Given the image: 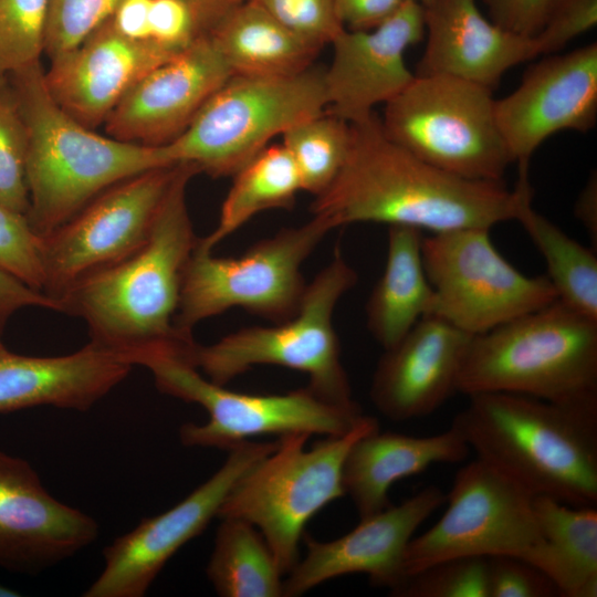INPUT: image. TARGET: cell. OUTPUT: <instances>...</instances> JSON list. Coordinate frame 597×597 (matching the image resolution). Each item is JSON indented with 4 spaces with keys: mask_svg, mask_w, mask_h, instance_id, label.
Masks as SVG:
<instances>
[{
    "mask_svg": "<svg viewBox=\"0 0 597 597\" xmlns=\"http://www.w3.org/2000/svg\"><path fill=\"white\" fill-rule=\"evenodd\" d=\"M350 124V143L333 182L315 196L310 211L332 229L377 222L431 233L488 228L515 220L533 192L527 169L514 189L502 181L473 180L434 167L389 139L380 118Z\"/></svg>",
    "mask_w": 597,
    "mask_h": 597,
    "instance_id": "cell-1",
    "label": "cell"
},
{
    "mask_svg": "<svg viewBox=\"0 0 597 597\" xmlns=\"http://www.w3.org/2000/svg\"><path fill=\"white\" fill-rule=\"evenodd\" d=\"M199 169L179 164L145 242L123 260L71 286L60 312L83 320L90 342L133 366L157 356L188 362L192 334L175 326L185 268L198 237L187 206V188Z\"/></svg>",
    "mask_w": 597,
    "mask_h": 597,
    "instance_id": "cell-2",
    "label": "cell"
},
{
    "mask_svg": "<svg viewBox=\"0 0 597 597\" xmlns=\"http://www.w3.org/2000/svg\"><path fill=\"white\" fill-rule=\"evenodd\" d=\"M451 426L533 495L597 505V411L509 392L469 395Z\"/></svg>",
    "mask_w": 597,
    "mask_h": 597,
    "instance_id": "cell-3",
    "label": "cell"
},
{
    "mask_svg": "<svg viewBox=\"0 0 597 597\" xmlns=\"http://www.w3.org/2000/svg\"><path fill=\"white\" fill-rule=\"evenodd\" d=\"M41 62L6 76L28 134V221L43 238L111 186L175 165L165 145L146 146L96 134L50 94Z\"/></svg>",
    "mask_w": 597,
    "mask_h": 597,
    "instance_id": "cell-4",
    "label": "cell"
},
{
    "mask_svg": "<svg viewBox=\"0 0 597 597\" xmlns=\"http://www.w3.org/2000/svg\"><path fill=\"white\" fill-rule=\"evenodd\" d=\"M458 392H509L597 411V320L556 300L474 335Z\"/></svg>",
    "mask_w": 597,
    "mask_h": 597,
    "instance_id": "cell-5",
    "label": "cell"
},
{
    "mask_svg": "<svg viewBox=\"0 0 597 597\" xmlns=\"http://www.w3.org/2000/svg\"><path fill=\"white\" fill-rule=\"evenodd\" d=\"M357 282L339 244L331 261L307 283L297 312L272 326H250L210 345L196 343L189 363L226 386L254 366L276 365L304 373L308 387L338 405L356 404L341 358L333 317L337 303Z\"/></svg>",
    "mask_w": 597,
    "mask_h": 597,
    "instance_id": "cell-6",
    "label": "cell"
},
{
    "mask_svg": "<svg viewBox=\"0 0 597 597\" xmlns=\"http://www.w3.org/2000/svg\"><path fill=\"white\" fill-rule=\"evenodd\" d=\"M378 428V421L365 415L350 431L327 436L311 449H305L307 433L281 436L275 449L233 485L218 517H237L254 525L286 575L300 559L306 523L345 495L343 464L350 446Z\"/></svg>",
    "mask_w": 597,
    "mask_h": 597,
    "instance_id": "cell-7",
    "label": "cell"
},
{
    "mask_svg": "<svg viewBox=\"0 0 597 597\" xmlns=\"http://www.w3.org/2000/svg\"><path fill=\"white\" fill-rule=\"evenodd\" d=\"M322 69L282 77L232 75L206 102L187 129L165 145L172 164L233 176L295 124L326 111Z\"/></svg>",
    "mask_w": 597,
    "mask_h": 597,
    "instance_id": "cell-8",
    "label": "cell"
},
{
    "mask_svg": "<svg viewBox=\"0 0 597 597\" xmlns=\"http://www.w3.org/2000/svg\"><path fill=\"white\" fill-rule=\"evenodd\" d=\"M492 90L443 74H415L385 104L386 136L459 177L502 181L511 157L499 130Z\"/></svg>",
    "mask_w": 597,
    "mask_h": 597,
    "instance_id": "cell-9",
    "label": "cell"
},
{
    "mask_svg": "<svg viewBox=\"0 0 597 597\" xmlns=\"http://www.w3.org/2000/svg\"><path fill=\"white\" fill-rule=\"evenodd\" d=\"M331 230L327 221L313 216L258 241L238 256H214L195 248L182 274L175 326L192 334L199 322L233 307L273 323L289 320L307 285L302 265Z\"/></svg>",
    "mask_w": 597,
    "mask_h": 597,
    "instance_id": "cell-10",
    "label": "cell"
},
{
    "mask_svg": "<svg viewBox=\"0 0 597 597\" xmlns=\"http://www.w3.org/2000/svg\"><path fill=\"white\" fill-rule=\"evenodd\" d=\"M143 366L153 374L159 391L207 411V422L180 427L179 438L186 447L230 450L253 437L295 432L341 436L365 417L357 404L331 402L308 386L277 395L244 394L209 380L175 356L154 357Z\"/></svg>",
    "mask_w": 597,
    "mask_h": 597,
    "instance_id": "cell-11",
    "label": "cell"
},
{
    "mask_svg": "<svg viewBox=\"0 0 597 597\" xmlns=\"http://www.w3.org/2000/svg\"><path fill=\"white\" fill-rule=\"evenodd\" d=\"M421 254L433 291L430 315L473 336L557 300L546 275L527 276L501 255L488 228L423 237Z\"/></svg>",
    "mask_w": 597,
    "mask_h": 597,
    "instance_id": "cell-12",
    "label": "cell"
},
{
    "mask_svg": "<svg viewBox=\"0 0 597 597\" xmlns=\"http://www.w3.org/2000/svg\"><path fill=\"white\" fill-rule=\"evenodd\" d=\"M533 499L532 493L488 462L475 458L464 464L446 494L442 516L409 542L402 564L405 579L452 558H525L541 542Z\"/></svg>",
    "mask_w": 597,
    "mask_h": 597,
    "instance_id": "cell-13",
    "label": "cell"
},
{
    "mask_svg": "<svg viewBox=\"0 0 597 597\" xmlns=\"http://www.w3.org/2000/svg\"><path fill=\"white\" fill-rule=\"evenodd\" d=\"M178 166L150 169L111 186L41 238L42 292L59 304V300L71 286L145 242Z\"/></svg>",
    "mask_w": 597,
    "mask_h": 597,
    "instance_id": "cell-14",
    "label": "cell"
},
{
    "mask_svg": "<svg viewBox=\"0 0 597 597\" xmlns=\"http://www.w3.org/2000/svg\"><path fill=\"white\" fill-rule=\"evenodd\" d=\"M276 444L277 441L247 440L228 450L223 464L184 500L144 519L105 547L104 568L83 596H144L167 562L218 517L224 499L240 478Z\"/></svg>",
    "mask_w": 597,
    "mask_h": 597,
    "instance_id": "cell-15",
    "label": "cell"
},
{
    "mask_svg": "<svg viewBox=\"0 0 597 597\" xmlns=\"http://www.w3.org/2000/svg\"><path fill=\"white\" fill-rule=\"evenodd\" d=\"M495 119L512 163L530 167L535 150L564 130L586 133L597 121V43L548 54L520 85L495 100Z\"/></svg>",
    "mask_w": 597,
    "mask_h": 597,
    "instance_id": "cell-16",
    "label": "cell"
},
{
    "mask_svg": "<svg viewBox=\"0 0 597 597\" xmlns=\"http://www.w3.org/2000/svg\"><path fill=\"white\" fill-rule=\"evenodd\" d=\"M446 502V493L428 485L397 505L360 519L358 525L333 541L305 535L306 554L283 578L282 597H297L322 583L365 574L373 585L398 588L406 548L420 525Z\"/></svg>",
    "mask_w": 597,
    "mask_h": 597,
    "instance_id": "cell-17",
    "label": "cell"
},
{
    "mask_svg": "<svg viewBox=\"0 0 597 597\" xmlns=\"http://www.w3.org/2000/svg\"><path fill=\"white\" fill-rule=\"evenodd\" d=\"M97 535L93 517L55 499L27 460L0 450V567L36 575Z\"/></svg>",
    "mask_w": 597,
    "mask_h": 597,
    "instance_id": "cell-18",
    "label": "cell"
},
{
    "mask_svg": "<svg viewBox=\"0 0 597 597\" xmlns=\"http://www.w3.org/2000/svg\"><path fill=\"white\" fill-rule=\"evenodd\" d=\"M423 36V7L413 0H406L373 29L341 31L331 43L332 61L323 72L326 112L356 123L392 100L415 77L405 53Z\"/></svg>",
    "mask_w": 597,
    "mask_h": 597,
    "instance_id": "cell-19",
    "label": "cell"
},
{
    "mask_svg": "<svg viewBox=\"0 0 597 597\" xmlns=\"http://www.w3.org/2000/svg\"><path fill=\"white\" fill-rule=\"evenodd\" d=\"M231 76L210 36L205 38L142 76L106 118V134L146 146L167 145Z\"/></svg>",
    "mask_w": 597,
    "mask_h": 597,
    "instance_id": "cell-20",
    "label": "cell"
},
{
    "mask_svg": "<svg viewBox=\"0 0 597 597\" xmlns=\"http://www.w3.org/2000/svg\"><path fill=\"white\" fill-rule=\"evenodd\" d=\"M472 337L440 317H422L380 357L369 390L376 409L394 421L436 411L458 392Z\"/></svg>",
    "mask_w": 597,
    "mask_h": 597,
    "instance_id": "cell-21",
    "label": "cell"
},
{
    "mask_svg": "<svg viewBox=\"0 0 597 597\" xmlns=\"http://www.w3.org/2000/svg\"><path fill=\"white\" fill-rule=\"evenodd\" d=\"M172 56L129 40L106 21L44 72L54 101L88 128L104 124L127 91Z\"/></svg>",
    "mask_w": 597,
    "mask_h": 597,
    "instance_id": "cell-22",
    "label": "cell"
},
{
    "mask_svg": "<svg viewBox=\"0 0 597 597\" xmlns=\"http://www.w3.org/2000/svg\"><path fill=\"white\" fill-rule=\"evenodd\" d=\"M423 7V54L415 74H443L492 90L512 67L538 54L534 36L486 19L476 0H432Z\"/></svg>",
    "mask_w": 597,
    "mask_h": 597,
    "instance_id": "cell-23",
    "label": "cell"
},
{
    "mask_svg": "<svg viewBox=\"0 0 597 597\" xmlns=\"http://www.w3.org/2000/svg\"><path fill=\"white\" fill-rule=\"evenodd\" d=\"M121 355L88 343L62 356L19 355L0 342V413L52 406L85 411L130 373Z\"/></svg>",
    "mask_w": 597,
    "mask_h": 597,
    "instance_id": "cell-24",
    "label": "cell"
},
{
    "mask_svg": "<svg viewBox=\"0 0 597 597\" xmlns=\"http://www.w3.org/2000/svg\"><path fill=\"white\" fill-rule=\"evenodd\" d=\"M470 451L452 427L427 437L375 429L357 438L345 457V495L353 501L359 520L365 519L391 504L389 490L395 482L436 463L462 462Z\"/></svg>",
    "mask_w": 597,
    "mask_h": 597,
    "instance_id": "cell-25",
    "label": "cell"
},
{
    "mask_svg": "<svg viewBox=\"0 0 597 597\" xmlns=\"http://www.w3.org/2000/svg\"><path fill=\"white\" fill-rule=\"evenodd\" d=\"M541 542L525 561L542 570L563 597L597 596V509L534 495Z\"/></svg>",
    "mask_w": 597,
    "mask_h": 597,
    "instance_id": "cell-26",
    "label": "cell"
},
{
    "mask_svg": "<svg viewBox=\"0 0 597 597\" xmlns=\"http://www.w3.org/2000/svg\"><path fill=\"white\" fill-rule=\"evenodd\" d=\"M422 238L416 228L388 227L385 269L366 304L367 328L384 350L430 315L433 291L422 262Z\"/></svg>",
    "mask_w": 597,
    "mask_h": 597,
    "instance_id": "cell-27",
    "label": "cell"
},
{
    "mask_svg": "<svg viewBox=\"0 0 597 597\" xmlns=\"http://www.w3.org/2000/svg\"><path fill=\"white\" fill-rule=\"evenodd\" d=\"M210 39L232 75L282 77L312 67L321 49L310 44L252 0L229 11Z\"/></svg>",
    "mask_w": 597,
    "mask_h": 597,
    "instance_id": "cell-28",
    "label": "cell"
},
{
    "mask_svg": "<svg viewBox=\"0 0 597 597\" xmlns=\"http://www.w3.org/2000/svg\"><path fill=\"white\" fill-rule=\"evenodd\" d=\"M218 223L196 248L212 250L260 212L291 209L302 184L296 166L282 144L266 146L233 176Z\"/></svg>",
    "mask_w": 597,
    "mask_h": 597,
    "instance_id": "cell-29",
    "label": "cell"
},
{
    "mask_svg": "<svg viewBox=\"0 0 597 597\" xmlns=\"http://www.w3.org/2000/svg\"><path fill=\"white\" fill-rule=\"evenodd\" d=\"M207 577L222 597H282L283 572L261 532L237 517H221Z\"/></svg>",
    "mask_w": 597,
    "mask_h": 597,
    "instance_id": "cell-30",
    "label": "cell"
},
{
    "mask_svg": "<svg viewBox=\"0 0 597 597\" xmlns=\"http://www.w3.org/2000/svg\"><path fill=\"white\" fill-rule=\"evenodd\" d=\"M533 192L520 205L521 223L542 254L547 279L557 300L574 311L597 320V255L554 224L532 206Z\"/></svg>",
    "mask_w": 597,
    "mask_h": 597,
    "instance_id": "cell-31",
    "label": "cell"
},
{
    "mask_svg": "<svg viewBox=\"0 0 597 597\" xmlns=\"http://www.w3.org/2000/svg\"><path fill=\"white\" fill-rule=\"evenodd\" d=\"M350 143V124L326 111L289 128L282 145L298 171L302 190L314 197L336 178Z\"/></svg>",
    "mask_w": 597,
    "mask_h": 597,
    "instance_id": "cell-32",
    "label": "cell"
},
{
    "mask_svg": "<svg viewBox=\"0 0 597 597\" xmlns=\"http://www.w3.org/2000/svg\"><path fill=\"white\" fill-rule=\"evenodd\" d=\"M49 0H0V76L41 62Z\"/></svg>",
    "mask_w": 597,
    "mask_h": 597,
    "instance_id": "cell-33",
    "label": "cell"
},
{
    "mask_svg": "<svg viewBox=\"0 0 597 597\" xmlns=\"http://www.w3.org/2000/svg\"><path fill=\"white\" fill-rule=\"evenodd\" d=\"M28 134L11 85L0 76V205L27 216Z\"/></svg>",
    "mask_w": 597,
    "mask_h": 597,
    "instance_id": "cell-34",
    "label": "cell"
},
{
    "mask_svg": "<svg viewBox=\"0 0 597 597\" xmlns=\"http://www.w3.org/2000/svg\"><path fill=\"white\" fill-rule=\"evenodd\" d=\"M397 597H489L488 557H460L432 564L411 576Z\"/></svg>",
    "mask_w": 597,
    "mask_h": 597,
    "instance_id": "cell-35",
    "label": "cell"
},
{
    "mask_svg": "<svg viewBox=\"0 0 597 597\" xmlns=\"http://www.w3.org/2000/svg\"><path fill=\"white\" fill-rule=\"evenodd\" d=\"M119 0H49L44 53L53 60L78 46L113 14Z\"/></svg>",
    "mask_w": 597,
    "mask_h": 597,
    "instance_id": "cell-36",
    "label": "cell"
},
{
    "mask_svg": "<svg viewBox=\"0 0 597 597\" xmlns=\"http://www.w3.org/2000/svg\"><path fill=\"white\" fill-rule=\"evenodd\" d=\"M0 270L42 292L44 271L41 238L23 213L0 205ZM43 293V292H42Z\"/></svg>",
    "mask_w": 597,
    "mask_h": 597,
    "instance_id": "cell-37",
    "label": "cell"
},
{
    "mask_svg": "<svg viewBox=\"0 0 597 597\" xmlns=\"http://www.w3.org/2000/svg\"><path fill=\"white\" fill-rule=\"evenodd\" d=\"M290 31L322 49L345 28L335 0H252Z\"/></svg>",
    "mask_w": 597,
    "mask_h": 597,
    "instance_id": "cell-38",
    "label": "cell"
},
{
    "mask_svg": "<svg viewBox=\"0 0 597 597\" xmlns=\"http://www.w3.org/2000/svg\"><path fill=\"white\" fill-rule=\"evenodd\" d=\"M597 24V0H549L534 35L540 55L555 54Z\"/></svg>",
    "mask_w": 597,
    "mask_h": 597,
    "instance_id": "cell-39",
    "label": "cell"
},
{
    "mask_svg": "<svg viewBox=\"0 0 597 597\" xmlns=\"http://www.w3.org/2000/svg\"><path fill=\"white\" fill-rule=\"evenodd\" d=\"M489 597H556L554 583L527 561L512 555L488 557Z\"/></svg>",
    "mask_w": 597,
    "mask_h": 597,
    "instance_id": "cell-40",
    "label": "cell"
},
{
    "mask_svg": "<svg viewBox=\"0 0 597 597\" xmlns=\"http://www.w3.org/2000/svg\"><path fill=\"white\" fill-rule=\"evenodd\" d=\"M491 21L505 30L534 36L541 29L549 0H484Z\"/></svg>",
    "mask_w": 597,
    "mask_h": 597,
    "instance_id": "cell-41",
    "label": "cell"
},
{
    "mask_svg": "<svg viewBox=\"0 0 597 597\" xmlns=\"http://www.w3.org/2000/svg\"><path fill=\"white\" fill-rule=\"evenodd\" d=\"M406 0H335L345 29L369 30L389 18Z\"/></svg>",
    "mask_w": 597,
    "mask_h": 597,
    "instance_id": "cell-42",
    "label": "cell"
},
{
    "mask_svg": "<svg viewBox=\"0 0 597 597\" xmlns=\"http://www.w3.org/2000/svg\"><path fill=\"white\" fill-rule=\"evenodd\" d=\"M28 306L59 311L57 303L48 295L0 270V317L3 323L17 311Z\"/></svg>",
    "mask_w": 597,
    "mask_h": 597,
    "instance_id": "cell-43",
    "label": "cell"
},
{
    "mask_svg": "<svg viewBox=\"0 0 597 597\" xmlns=\"http://www.w3.org/2000/svg\"><path fill=\"white\" fill-rule=\"evenodd\" d=\"M574 213L589 234L594 247L597 244V174H590L585 187L579 192Z\"/></svg>",
    "mask_w": 597,
    "mask_h": 597,
    "instance_id": "cell-44",
    "label": "cell"
},
{
    "mask_svg": "<svg viewBox=\"0 0 597 597\" xmlns=\"http://www.w3.org/2000/svg\"><path fill=\"white\" fill-rule=\"evenodd\" d=\"M199 1L226 14L229 11H231L234 7L239 6L240 3L247 0H199Z\"/></svg>",
    "mask_w": 597,
    "mask_h": 597,
    "instance_id": "cell-45",
    "label": "cell"
},
{
    "mask_svg": "<svg viewBox=\"0 0 597 597\" xmlns=\"http://www.w3.org/2000/svg\"><path fill=\"white\" fill-rule=\"evenodd\" d=\"M20 594L0 583V597H15Z\"/></svg>",
    "mask_w": 597,
    "mask_h": 597,
    "instance_id": "cell-46",
    "label": "cell"
},
{
    "mask_svg": "<svg viewBox=\"0 0 597 597\" xmlns=\"http://www.w3.org/2000/svg\"><path fill=\"white\" fill-rule=\"evenodd\" d=\"M413 1L419 2L421 6H426V4H428L429 2H431L432 0H413Z\"/></svg>",
    "mask_w": 597,
    "mask_h": 597,
    "instance_id": "cell-47",
    "label": "cell"
},
{
    "mask_svg": "<svg viewBox=\"0 0 597 597\" xmlns=\"http://www.w3.org/2000/svg\"><path fill=\"white\" fill-rule=\"evenodd\" d=\"M4 325H6V324L3 323V321H2L1 317H0V342H1V334H2V332H3Z\"/></svg>",
    "mask_w": 597,
    "mask_h": 597,
    "instance_id": "cell-48",
    "label": "cell"
}]
</instances>
